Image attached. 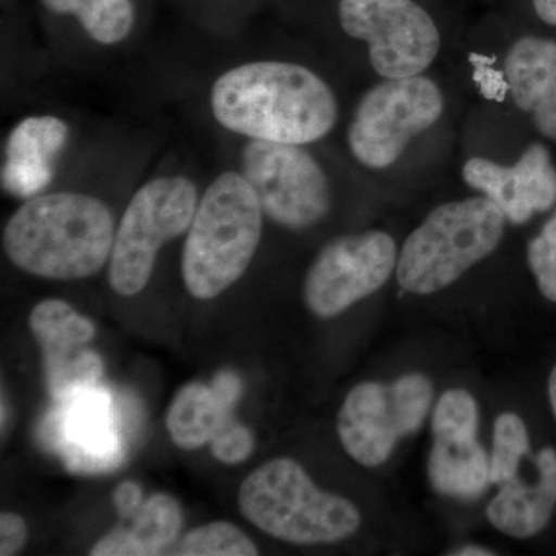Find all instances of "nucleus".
<instances>
[{
    "label": "nucleus",
    "mask_w": 556,
    "mask_h": 556,
    "mask_svg": "<svg viewBox=\"0 0 556 556\" xmlns=\"http://www.w3.org/2000/svg\"><path fill=\"white\" fill-rule=\"evenodd\" d=\"M211 105L215 119L233 134L298 146L327 137L339 115L320 76L277 61L249 62L219 76Z\"/></svg>",
    "instance_id": "nucleus-1"
},
{
    "label": "nucleus",
    "mask_w": 556,
    "mask_h": 556,
    "mask_svg": "<svg viewBox=\"0 0 556 556\" xmlns=\"http://www.w3.org/2000/svg\"><path fill=\"white\" fill-rule=\"evenodd\" d=\"M115 219L94 197L56 192L33 197L9 219L3 249L14 266L50 280L100 273L112 255Z\"/></svg>",
    "instance_id": "nucleus-2"
},
{
    "label": "nucleus",
    "mask_w": 556,
    "mask_h": 556,
    "mask_svg": "<svg viewBox=\"0 0 556 556\" xmlns=\"http://www.w3.org/2000/svg\"><path fill=\"white\" fill-rule=\"evenodd\" d=\"M263 215L243 174L225 172L212 181L182 249L181 274L190 295L217 298L247 273L262 239Z\"/></svg>",
    "instance_id": "nucleus-3"
},
{
    "label": "nucleus",
    "mask_w": 556,
    "mask_h": 556,
    "mask_svg": "<svg viewBox=\"0 0 556 556\" xmlns=\"http://www.w3.org/2000/svg\"><path fill=\"white\" fill-rule=\"evenodd\" d=\"M239 508L262 532L299 546L346 540L362 522L351 501L318 489L289 457L270 459L244 479Z\"/></svg>",
    "instance_id": "nucleus-4"
},
{
    "label": "nucleus",
    "mask_w": 556,
    "mask_h": 556,
    "mask_svg": "<svg viewBox=\"0 0 556 556\" xmlns=\"http://www.w3.org/2000/svg\"><path fill=\"white\" fill-rule=\"evenodd\" d=\"M504 225L503 212L486 197L442 204L405 241L396 266L399 285L417 295L450 287L495 251Z\"/></svg>",
    "instance_id": "nucleus-5"
},
{
    "label": "nucleus",
    "mask_w": 556,
    "mask_h": 556,
    "mask_svg": "<svg viewBox=\"0 0 556 556\" xmlns=\"http://www.w3.org/2000/svg\"><path fill=\"white\" fill-rule=\"evenodd\" d=\"M199 206L195 185L185 177L150 179L124 211L110 255L109 281L130 298L148 287L164 244L190 228Z\"/></svg>",
    "instance_id": "nucleus-6"
},
{
    "label": "nucleus",
    "mask_w": 556,
    "mask_h": 556,
    "mask_svg": "<svg viewBox=\"0 0 556 556\" xmlns=\"http://www.w3.org/2000/svg\"><path fill=\"white\" fill-rule=\"evenodd\" d=\"M433 397V383L417 372L391 383L364 382L354 387L338 416L343 448L361 466H382L401 439L424 426Z\"/></svg>",
    "instance_id": "nucleus-7"
},
{
    "label": "nucleus",
    "mask_w": 556,
    "mask_h": 556,
    "mask_svg": "<svg viewBox=\"0 0 556 556\" xmlns=\"http://www.w3.org/2000/svg\"><path fill=\"white\" fill-rule=\"evenodd\" d=\"M442 112V91L426 76L383 80L357 105L348 129V144L358 163L369 169H386L396 163L416 135L441 118Z\"/></svg>",
    "instance_id": "nucleus-8"
},
{
    "label": "nucleus",
    "mask_w": 556,
    "mask_h": 556,
    "mask_svg": "<svg viewBox=\"0 0 556 556\" xmlns=\"http://www.w3.org/2000/svg\"><path fill=\"white\" fill-rule=\"evenodd\" d=\"M241 174L254 189L263 214L283 228H311L331 211L327 175L298 144L251 139L241 152Z\"/></svg>",
    "instance_id": "nucleus-9"
},
{
    "label": "nucleus",
    "mask_w": 556,
    "mask_h": 556,
    "mask_svg": "<svg viewBox=\"0 0 556 556\" xmlns=\"http://www.w3.org/2000/svg\"><path fill=\"white\" fill-rule=\"evenodd\" d=\"M340 25L368 43L369 61L386 79L422 75L441 49L434 21L413 0H342Z\"/></svg>",
    "instance_id": "nucleus-10"
},
{
    "label": "nucleus",
    "mask_w": 556,
    "mask_h": 556,
    "mask_svg": "<svg viewBox=\"0 0 556 556\" xmlns=\"http://www.w3.org/2000/svg\"><path fill=\"white\" fill-rule=\"evenodd\" d=\"M396 241L380 230L340 237L314 260L303 299L314 316L331 318L387 283L397 266Z\"/></svg>",
    "instance_id": "nucleus-11"
},
{
    "label": "nucleus",
    "mask_w": 556,
    "mask_h": 556,
    "mask_svg": "<svg viewBox=\"0 0 556 556\" xmlns=\"http://www.w3.org/2000/svg\"><path fill=\"white\" fill-rule=\"evenodd\" d=\"M433 448L428 457V478L441 495L477 500L490 482V459L479 442L477 401L466 390H448L434 407Z\"/></svg>",
    "instance_id": "nucleus-12"
},
{
    "label": "nucleus",
    "mask_w": 556,
    "mask_h": 556,
    "mask_svg": "<svg viewBox=\"0 0 556 556\" xmlns=\"http://www.w3.org/2000/svg\"><path fill=\"white\" fill-rule=\"evenodd\" d=\"M33 338L42 348L47 382L54 397L72 399L93 388L100 379L102 362L97 354L83 350L97 336L89 318L76 313L64 300L49 299L33 308Z\"/></svg>",
    "instance_id": "nucleus-13"
},
{
    "label": "nucleus",
    "mask_w": 556,
    "mask_h": 556,
    "mask_svg": "<svg viewBox=\"0 0 556 556\" xmlns=\"http://www.w3.org/2000/svg\"><path fill=\"white\" fill-rule=\"evenodd\" d=\"M463 177L514 225H525L556 203V169L551 153L540 142L529 146L514 166L470 159L464 164Z\"/></svg>",
    "instance_id": "nucleus-14"
},
{
    "label": "nucleus",
    "mask_w": 556,
    "mask_h": 556,
    "mask_svg": "<svg viewBox=\"0 0 556 556\" xmlns=\"http://www.w3.org/2000/svg\"><path fill=\"white\" fill-rule=\"evenodd\" d=\"M68 139V126L56 116H30L10 131L2 186L17 199H31L53 179V160Z\"/></svg>",
    "instance_id": "nucleus-15"
},
{
    "label": "nucleus",
    "mask_w": 556,
    "mask_h": 556,
    "mask_svg": "<svg viewBox=\"0 0 556 556\" xmlns=\"http://www.w3.org/2000/svg\"><path fill=\"white\" fill-rule=\"evenodd\" d=\"M504 78L515 104L532 115L544 137L556 141V42L519 39L508 50Z\"/></svg>",
    "instance_id": "nucleus-16"
},
{
    "label": "nucleus",
    "mask_w": 556,
    "mask_h": 556,
    "mask_svg": "<svg viewBox=\"0 0 556 556\" xmlns=\"http://www.w3.org/2000/svg\"><path fill=\"white\" fill-rule=\"evenodd\" d=\"M538 477L525 482L517 477L501 485L486 507V518L500 532L525 540L546 529L556 508V452L541 450L536 456Z\"/></svg>",
    "instance_id": "nucleus-17"
},
{
    "label": "nucleus",
    "mask_w": 556,
    "mask_h": 556,
    "mask_svg": "<svg viewBox=\"0 0 556 556\" xmlns=\"http://www.w3.org/2000/svg\"><path fill=\"white\" fill-rule=\"evenodd\" d=\"M65 438L70 466L89 471L115 466L119 445L113 430L110 399L104 391L89 388L72 397Z\"/></svg>",
    "instance_id": "nucleus-18"
},
{
    "label": "nucleus",
    "mask_w": 556,
    "mask_h": 556,
    "mask_svg": "<svg viewBox=\"0 0 556 556\" xmlns=\"http://www.w3.org/2000/svg\"><path fill=\"white\" fill-rule=\"evenodd\" d=\"M129 527H116L91 547L93 556L161 555L174 544L182 526L181 506L174 496L156 493L131 515Z\"/></svg>",
    "instance_id": "nucleus-19"
},
{
    "label": "nucleus",
    "mask_w": 556,
    "mask_h": 556,
    "mask_svg": "<svg viewBox=\"0 0 556 556\" xmlns=\"http://www.w3.org/2000/svg\"><path fill=\"white\" fill-rule=\"evenodd\" d=\"M232 415L223 404L214 387L188 383L178 391L167 412L166 424L172 441L178 447L195 450L211 442L219 426Z\"/></svg>",
    "instance_id": "nucleus-20"
},
{
    "label": "nucleus",
    "mask_w": 556,
    "mask_h": 556,
    "mask_svg": "<svg viewBox=\"0 0 556 556\" xmlns=\"http://www.w3.org/2000/svg\"><path fill=\"white\" fill-rule=\"evenodd\" d=\"M47 9L60 14H75L84 30L102 46H113L134 27L130 0H42Z\"/></svg>",
    "instance_id": "nucleus-21"
},
{
    "label": "nucleus",
    "mask_w": 556,
    "mask_h": 556,
    "mask_svg": "<svg viewBox=\"0 0 556 556\" xmlns=\"http://www.w3.org/2000/svg\"><path fill=\"white\" fill-rule=\"evenodd\" d=\"M529 450V431L525 420L515 413H503L495 422L490 456V482L504 485L517 478L522 457Z\"/></svg>",
    "instance_id": "nucleus-22"
},
{
    "label": "nucleus",
    "mask_w": 556,
    "mask_h": 556,
    "mask_svg": "<svg viewBox=\"0 0 556 556\" xmlns=\"http://www.w3.org/2000/svg\"><path fill=\"white\" fill-rule=\"evenodd\" d=\"M179 556H255L257 547L232 522L217 521L197 527L172 552Z\"/></svg>",
    "instance_id": "nucleus-23"
},
{
    "label": "nucleus",
    "mask_w": 556,
    "mask_h": 556,
    "mask_svg": "<svg viewBox=\"0 0 556 556\" xmlns=\"http://www.w3.org/2000/svg\"><path fill=\"white\" fill-rule=\"evenodd\" d=\"M527 262L544 298L556 302V214L527 248Z\"/></svg>",
    "instance_id": "nucleus-24"
},
{
    "label": "nucleus",
    "mask_w": 556,
    "mask_h": 556,
    "mask_svg": "<svg viewBox=\"0 0 556 556\" xmlns=\"http://www.w3.org/2000/svg\"><path fill=\"white\" fill-rule=\"evenodd\" d=\"M255 441L249 428L241 426L232 415L219 426L211 439V452L215 459L229 466L247 460L254 452Z\"/></svg>",
    "instance_id": "nucleus-25"
},
{
    "label": "nucleus",
    "mask_w": 556,
    "mask_h": 556,
    "mask_svg": "<svg viewBox=\"0 0 556 556\" xmlns=\"http://www.w3.org/2000/svg\"><path fill=\"white\" fill-rule=\"evenodd\" d=\"M27 525L13 511L0 515V555H17L27 543Z\"/></svg>",
    "instance_id": "nucleus-26"
},
{
    "label": "nucleus",
    "mask_w": 556,
    "mask_h": 556,
    "mask_svg": "<svg viewBox=\"0 0 556 556\" xmlns=\"http://www.w3.org/2000/svg\"><path fill=\"white\" fill-rule=\"evenodd\" d=\"M116 510L123 518H130L142 504L141 486L134 481H124L113 493Z\"/></svg>",
    "instance_id": "nucleus-27"
},
{
    "label": "nucleus",
    "mask_w": 556,
    "mask_h": 556,
    "mask_svg": "<svg viewBox=\"0 0 556 556\" xmlns=\"http://www.w3.org/2000/svg\"><path fill=\"white\" fill-rule=\"evenodd\" d=\"M215 393L222 399L223 404L228 407H236L237 401H239L241 394V380L239 376L233 375L230 371H222L215 376L214 382H212Z\"/></svg>",
    "instance_id": "nucleus-28"
},
{
    "label": "nucleus",
    "mask_w": 556,
    "mask_h": 556,
    "mask_svg": "<svg viewBox=\"0 0 556 556\" xmlns=\"http://www.w3.org/2000/svg\"><path fill=\"white\" fill-rule=\"evenodd\" d=\"M533 7L541 21L556 25V0H533Z\"/></svg>",
    "instance_id": "nucleus-29"
},
{
    "label": "nucleus",
    "mask_w": 556,
    "mask_h": 556,
    "mask_svg": "<svg viewBox=\"0 0 556 556\" xmlns=\"http://www.w3.org/2000/svg\"><path fill=\"white\" fill-rule=\"evenodd\" d=\"M450 555L455 556H489V555H495V552L489 551V548L485 547H479V546H466L463 548H459V551L452 552Z\"/></svg>",
    "instance_id": "nucleus-30"
},
{
    "label": "nucleus",
    "mask_w": 556,
    "mask_h": 556,
    "mask_svg": "<svg viewBox=\"0 0 556 556\" xmlns=\"http://www.w3.org/2000/svg\"><path fill=\"white\" fill-rule=\"evenodd\" d=\"M548 399H551L552 409H554L556 417V365L555 368L552 369L551 378H548Z\"/></svg>",
    "instance_id": "nucleus-31"
}]
</instances>
